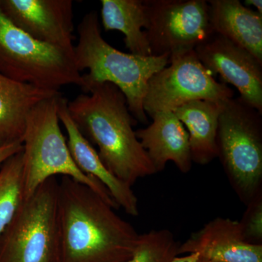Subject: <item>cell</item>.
<instances>
[{
  "mask_svg": "<svg viewBox=\"0 0 262 262\" xmlns=\"http://www.w3.org/2000/svg\"><path fill=\"white\" fill-rule=\"evenodd\" d=\"M0 74L15 82L58 92L63 86L83 84L75 53L34 39L12 23L1 8Z\"/></svg>",
  "mask_w": 262,
  "mask_h": 262,
  "instance_id": "8992f818",
  "label": "cell"
},
{
  "mask_svg": "<svg viewBox=\"0 0 262 262\" xmlns=\"http://www.w3.org/2000/svg\"><path fill=\"white\" fill-rule=\"evenodd\" d=\"M179 244L166 229L139 234L131 256L125 262H171L178 256Z\"/></svg>",
  "mask_w": 262,
  "mask_h": 262,
  "instance_id": "ffe728a7",
  "label": "cell"
},
{
  "mask_svg": "<svg viewBox=\"0 0 262 262\" xmlns=\"http://www.w3.org/2000/svg\"><path fill=\"white\" fill-rule=\"evenodd\" d=\"M198 253L212 262H262V244L245 239L238 221L218 217L179 244L178 256Z\"/></svg>",
  "mask_w": 262,
  "mask_h": 262,
  "instance_id": "7c38bea8",
  "label": "cell"
},
{
  "mask_svg": "<svg viewBox=\"0 0 262 262\" xmlns=\"http://www.w3.org/2000/svg\"><path fill=\"white\" fill-rule=\"evenodd\" d=\"M239 222L245 239L253 244H262V194L250 202Z\"/></svg>",
  "mask_w": 262,
  "mask_h": 262,
  "instance_id": "44dd1931",
  "label": "cell"
},
{
  "mask_svg": "<svg viewBox=\"0 0 262 262\" xmlns=\"http://www.w3.org/2000/svg\"><path fill=\"white\" fill-rule=\"evenodd\" d=\"M84 94L67 101L69 114L81 134L98 148L106 168L132 187L139 179L157 173L136 137V120L121 91L110 82L82 86Z\"/></svg>",
  "mask_w": 262,
  "mask_h": 262,
  "instance_id": "7a4b0ae2",
  "label": "cell"
},
{
  "mask_svg": "<svg viewBox=\"0 0 262 262\" xmlns=\"http://www.w3.org/2000/svg\"><path fill=\"white\" fill-rule=\"evenodd\" d=\"M151 118L152 122L136 130V135L157 173L168 162H173L182 173H189L192 160L189 135L182 122L172 111L155 113Z\"/></svg>",
  "mask_w": 262,
  "mask_h": 262,
  "instance_id": "5bb4252c",
  "label": "cell"
},
{
  "mask_svg": "<svg viewBox=\"0 0 262 262\" xmlns=\"http://www.w3.org/2000/svg\"><path fill=\"white\" fill-rule=\"evenodd\" d=\"M59 94L15 82L0 74V147L23 144L27 118L33 108Z\"/></svg>",
  "mask_w": 262,
  "mask_h": 262,
  "instance_id": "2e32d148",
  "label": "cell"
},
{
  "mask_svg": "<svg viewBox=\"0 0 262 262\" xmlns=\"http://www.w3.org/2000/svg\"><path fill=\"white\" fill-rule=\"evenodd\" d=\"M101 16L105 31L117 30L125 36L131 54L151 56L145 29L147 12L144 0H101Z\"/></svg>",
  "mask_w": 262,
  "mask_h": 262,
  "instance_id": "ac0fdd59",
  "label": "cell"
},
{
  "mask_svg": "<svg viewBox=\"0 0 262 262\" xmlns=\"http://www.w3.org/2000/svg\"><path fill=\"white\" fill-rule=\"evenodd\" d=\"M24 200L23 150L0 168V236Z\"/></svg>",
  "mask_w": 262,
  "mask_h": 262,
  "instance_id": "d6986e66",
  "label": "cell"
},
{
  "mask_svg": "<svg viewBox=\"0 0 262 262\" xmlns=\"http://www.w3.org/2000/svg\"><path fill=\"white\" fill-rule=\"evenodd\" d=\"M202 64L222 82L237 89L239 97L262 114V63L249 52L213 33L194 50Z\"/></svg>",
  "mask_w": 262,
  "mask_h": 262,
  "instance_id": "30bf717a",
  "label": "cell"
},
{
  "mask_svg": "<svg viewBox=\"0 0 262 262\" xmlns=\"http://www.w3.org/2000/svg\"><path fill=\"white\" fill-rule=\"evenodd\" d=\"M82 183L58 181V262H125L139 234Z\"/></svg>",
  "mask_w": 262,
  "mask_h": 262,
  "instance_id": "6da1fadb",
  "label": "cell"
},
{
  "mask_svg": "<svg viewBox=\"0 0 262 262\" xmlns=\"http://www.w3.org/2000/svg\"><path fill=\"white\" fill-rule=\"evenodd\" d=\"M212 31L249 52L262 63V15L239 0H210Z\"/></svg>",
  "mask_w": 262,
  "mask_h": 262,
  "instance_id": "9a60e30c",
  "label": "cell"
},
{
  "mask_svg": "<svg viewBox=\"0 0 262 262\" xmlns=\"http://www.w3.org/2000/svg\"><path fill=\"white\" fill-rule=\"evenodd\" d=\"M225 102L194 101L174 110L189 135L192 163L206 165L217 158L219 118Z\"/></svg>",
  "mask_w": 262,
  "mask_h": 262,
  "instance_id": "e0dca14e",
  "label": "cell"
},
{
  "mask_svg": "<svg viewBox=\"0 0 262 262\" xmlns=\"http://www.w3.org/2000/svg\"><path fill=\"white\" fill-rule=\"evenodd\" d=\"M217 158L245 205L262 194V114L242 98L224 103L219 118Z\"/></svg>",
  "mask_w": 262,
  "mask_h": 262,
  "instance_id": "5b68a950",
  "label": "cell"
},
{
  "mask_svg": "<svg viewBox=\"0 0 262 262\" xmlns=\"http://www.w3.org/2000/svg\"><path fill=\"white\" fill-rule=\"evenodd\" d=\"M227 84L219 82L202 64L194 51L169 59L168 66L148 82L144 110L150 117L194 101L225 102L234 97Z\"/></svg>",
  "mask_w": 262,
  "mask_h": 262,
  "instance_id": "ba28073f",
  "label": "cell"
},
{
  "mask_svg": "<svg viewBox=\"0 0 262 262\" xmlns=\"http://www.w3.org/2000/svg\"><path fill=\"white\" fill-rule=\"evenodd\" d=\"M245 6H253L256 8V12L259 14L262 15V1L261 0H246L245 1Z\"/></svg>",
  "mask_w": 262,
  "mask_h": 262,
  "instance_id": "cb8c5ba5",
  "label": "cell"
},
{
  "mask_svg": "<svg viewBox=\"0 0 262 262\" xmlns=\"http://www.w3.org/2000/svg\"><path fill=\"white\" fill-rule=\"evenodd\" d=\"M199 262H212L211 261H208V260L205 259V258H203L201 257V259H200Z\"/></svg>",
  "mask_w": 262,
  "mask_h": 262,
  "instance_id": "d4e9b609",
  "label": "cell"
},
{
  "mask_svg": "<svg viewBox=\"0 0 262 262\" xmlns=\"http://www.w3.org/2000/svg\"><path fill=\"white\" fill-rule=\"evenodd\" d=\"M58 117L67 130V144L77 166L82 173L101 182L119 208L131 216H138L139 201L132 187L117 179L106 168L98 151L76 126L67 110V100L62 96L58 104Z\"/></svg>",
  "mask_w": 262,
  "mask_h": 262,
  "instance_id": "4fadbf2b",
  "label": "cell"
},
{
  "mask_svg": "<svg viewBox=\"0 0 262 262\" xmlns=\"http://www.w3.org/2000/svg\"><path fill=\"white\" fill-rule=\"evenodd\" d=\"M151 56L170 58L194 51L213 34L206 0H144Z\"/></svg>",
  "mask_w": 262,
  "mask_h": 262,
  "instance_id": "9c48e42d",
  "label": "cell"
},
{
  "mask_svg": "<svg viewBox=\"0 0 262 262\" xmlns=\"http://www.w3.org/2000/svg\"><path fill=\"white\" fill-rule=\"evenodd\" d=\"M58 180L48 179L24 199L0 236V262H58Z\"/></svg>",
  "mask_w": 262,
  "mask_h": 262,
  "instance_id": "52a82bcc",
  "label": "cell"
},
{
  "mask_svg": "<svg viewBox=\"0 0 262 262\" xmlns=\"http://www.w3.org/2000/svg\"><path fill=\"white\" fill-rule=\"evenodd\" d=\"M72 0H0L10 21L29 36L53 47L75 53Z\"/></svg>",
  "mask_w": 262,
  "mask_h": 262,
  "instance_id": "8fae6325",
  "label": "cell"
},
{
  "mask_svg": "<svg viewBox=\"0 0 262 262\" xmlns=\"http://www.w3.org/2000/svg\"><path fill=\"white\" fill-rule=\"evenodd\" d=\"M78 34V44L75 46L76 65L80 72L89 70L82 75V86L115 84L126 98L129 111L136 121L147 124L144 99L148 82L168 65V55L143 57L118 51L103 39L96 11L84 15L79 24Z\"/></svg>",
  "mask_w": 262,
  "mask_h": 262,
  "instance_id": "3957f363",
  "label": "cell"
},
{
  "mask_svg": "<svg viewBox=\"0 0 262 262\" xmlns=\"http://www.w3.org/2000/svg\"><path fill=\"white\" fill-rule=\"evenodd\" d=\"M61 94L34 106L27 118L23 139L24 199L42 183L57 175L82 183L115 209L119 208L106 187L86 175L76 165L60 127L58 104Z\"/></svg>",
  "mask_w": 262,
  "mask_h": 262,
  "instance_id": "277c9868",
  "label": "cell"
},
{
  "mask_svg": "<svg viewBox=\"0 0 262 262\" xmlns=\"http://www.w3.org/2000/svg\"><path fill=\"white\" fill-rule=\"evenodd\" d=\"M23 150V144L17 143L11 145L0 147V166L13 155Z\"/></svg>",
  "mask_w": 262,
  "mask_h": 262,
  "instance_id": "7402d4cb",
  "label": "cell"
},
{
  "mask_svg": "<svg viewBox=\"0 0 262 262\" xmlns=\"http://www.w3.org/2000/svg\"><path fill=\"white\" fill-rule=\"evenodd\" d=\"M201 256L198 253H187L184 256H175L171 262H199Z\"/></svg>",
  "mask_w": 262,
  "mask_h": 262,
  "instance_id": "603a6c76",
  "label": "cell"
}]
</instances>
